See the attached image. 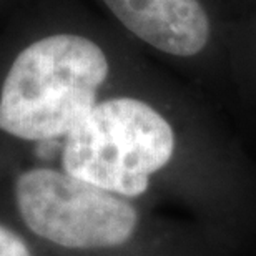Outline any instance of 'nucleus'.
Listing matches in <instances>:
<instances>
[{
	"instance_id": "f257e3e1",
	"label": "nucleus",
	"mask_w": 256,
	"mask_h": 256,
	"mask_svg": "<svg viewBox=\"0 0 256 256\" xmlns=\"http://www.w3.org/2000/svg\"><path fill=\"white\" fill-rule=\"evenodd\" d=\"M112 68L105 44L64 24L52 0H22L0 28V155L65 140Z\"/></svg>"
},
{
	"instance_id": "f03ea898",
	"label": "nucleus",
	"mask_w": 256,
	"mask_h": 256,
	"mask_svg": "<svg viewBox=\"0 0 256 256\" xmlns=\"http://www.w3.org/2000/svg\"><path fill=\"white\" fill-rule=\"evenodd\" d=\"M170 124L135 96L100 100L64 140L62 170L124 198L146 192L150 176L170 162Z\"/></svg>"
},
{
	"instance_id": "7ed1b4c3",
	"label": "nucleus",
	"mask_w": 256,
	"mask_h": 256,
	"mask_svg": "<svg viewBox=\"0 0 256 256\" xmlns=\"http://www.w3.org/2000/svg\"><path fill=\"white\" fill-rule=\"evenodd\" d=\"M14 200L35 236L68 250H106L126 243L138 224L124 196L45 165L14 178Z\"/></svg>"
},
{
	"instance_id": "20e7f679",
	"label": "nucleus",
	"mask_w": 256,
	"mask_h": 256,
	"mask_svg": "<svg viewBox=\"0 0 256 256\" xmlns=\"http://www.w3.org/2000/svg\"><path fill=\"white\" fill-rule=\"evenodd\" d=\"M110 15L142 42L176 57L206 47L210 20L198 0H100Z\"/></svg>"
},
{
	"instance_id": "39448f33",
	"label": "nucleus",
	"mask_w": 256,
	"mask_h": 256,
	"mask_svg": "<svg viewBox=\"0 0 256 256\" xmlns=\"http://www.w3.org/2000/svg\"><path fill=\"white\" fill-rule=\"evenodd\" d=\"M0 256H32L25 240L4 223H0Z\"/></svg>"
},
{
	"instance_id": "423d86ee",
	"label": "nucleus",
	"mask_w": 256,
	"mask_h": 256,
	"mask_svg": "<svg viewBox=\"0 0 256 256\" xmlns=\"http://www.w3.org/2000/svg\"><path fill=\"white\" fill-rule=\"evenodd\" d=\"M22 0H0V18H5Z\"/></svg>"
}]
</instances>
